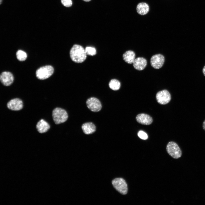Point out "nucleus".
Instances as JSON below:
<instances>
[{
	"label": "nucleus",
	"instance_id": "f8f14e48",
	"mask_svg": "<svg viewBox=\"0 0 205 205\" xmlns=\"http://www.w3.org/2000/svg\"><path fill=\"white\" fill-rule=\"evenodd\" d=\"M134 68L138 70H143L147 64L146 60L143 57H138L135 59L133 63Z\"/></svg>",
	"mask_w": 205,
	"mask_h": 205
},
{
	"label": "nucleus",
	"instance_id": "6e6552de",
	"mask_svg": "<svg viewBox=\"0 0 205 205\" xmlns=\"http://www.w3.org/2000/svg\"><path fill=\"white\" fill-rule=\"evenodd\" d=\"M165 61L164 56L160 54L153 55L150 59L151 66L154 68L159 69L163 65Z\"/></svg>",
	"mask_w": 205,
	"mask_h": 205
},
{
	"label": "nucleus",
	"instance_id": "7ed1b4c3",
	"mask_svg": "<svg viewBox=\"0 0 205 205\" xmlns=\"http://www.w3.org/2000/svg\"><path fill=\"white\" fill-rule=\"evenodd\" d=\"M166 149L169 155L174 159H178L182 156V152L180 148L174 142H169L167 145Z\"/></svg>",
	"mask_w": 205,
	"mask_h": 205
},
{
	"label": "nucleus",
	"instance_id": "423d86ee",
	"mask_svg": "<svg viewBox=\"0 0 205 205\" xmlns=\"http://www.w3.org/2000/svg\"><path fill=\"white\" fill-rule=\"evenodd\" d=\"M156 99L158 103L164 105L168 103L171 100V95L167 90L165 89L157 93L156 96Z\"/></svg>",
	"mask_w": 205,
	"mask_h": 205
},
{
	"label": "nucleus",
	"instance_id": "4be33fe9",
	"mask_svg": "<svg viewBox=\"0 0 205 205\" xmlns=\"http://www.w3.org/2000/svg\"><path fill=\"white\" fill-rule=\"evenodd\" d=\"M202 127L203 129L205 131V120L204 121L203 123Z\"/></svg>",
	"mask_w": 205,
	"mask_h": 205
},
{
	"label": "nucleus",
	"instance_id": "b1692460",
	"mask_svg": "<svg viewBox=\"0 0 205 205\" xmlns=\"http://www.w3.org/2000/svg\"><path fill=\"white\" fill-rule=\"evenodd\" d=\"M83 0L84 1H85V2H89V1H91V0Z\"/></svg>",
	"mask_w": 205,
	"mask_h": 205
},
{
	"label": "nucleus",
	"instance_id": "f257e3e1",
	"mask_svg": "<svg viewBox=\"0 0 205 205\" xmlns=\"http://www.w3.org/2000/svg\"><path fill=\"white\" fill-rule=\"evenodd\" d=\"M85 49L81 46L74 44L71 48L70 56L71 60L76 63L83 62L87 58Z\"/></svg>",
	"mask_w": 205,
	"mask_h": 205
},
{
	"label": "nucleus",
	"instance_id": "ddd939ff",
	"mask_svg": "<svg viewBox=\"0 0 205 205\" xmlns=\"http://www.w3.org/2000/svg\"><path fill=\"white\" fill-rule=\"evenodd\" d=\"M36 127L38 131L41 134L47 132L50 128L49 124L43 119H40L37 122Z\"/></svg>",
	"mask_w": 205,
	"mask_h": 205
},
{
	"label": "nucleus",
	"instance_id": "a211bd4d",
	"mask_svg": "<svg viewBox=\"0 0 205 205\" xmlns=\"http://www.w3.org/2000/svg\"><path fill=\"white\" fill-rule=\"evenodd\" d=\"M16 56L18 60L20 61L25 60L27 57L26 52L22 50H19L17 52Z\"/></svg>",
	"mask_w": 205,
	"mask_h": 205
},
{
	"label": "nucleus",
	"instance_id": "39448f33",
	"mask_svg": "<svg viewBox=\"0 0 205 205\" xmlns=\"http://www.w3.org/2000/svg\"><path fill=\"white\" fill-rule=\"evenodd\" d=\"M54 69L50 65H46L38 69L36 72L37 77L39 79L44 80L50 77L53 73Z\"/></svg>",
	"mask_w": 205,
	"mask_h": 205
},
{
	"label": "nucleus",
	"instance_id": "f03ea898",
	"mask_svg": "<svg viewBox=\"0 0 205 205\" xmlns=\"http://www.w3.org/2000/svg\"><path fill=\"white\" fill-rule=\"evenodd\" d=\"M53 120L56 124L65 122L67 119L68 115L66 111L59 107L54 108L52 112Z\"/></svg>",
	"mask_w": 205,
	"mask_h": 205
},
{
	"label": "nucleus",
	"instance_id": "20e7f679",
	"mask_svg": "<svg viewBox=\"0 0 205 205\" xmlns=\"http://www.w3.org/2000/svg\"><path fill=\"white\" fill-rule=\"evenodd\" d=\"M114 187L118 192L123 195L126 194L128 190V186L125 180L123 178H115L112 181Z\"/></svg>",
	"mask_w": 205,
	"mask_h": 205
},
{
	"label": "nucleus",
	"instance_id": "dca6fc26",
	"mask_svg": "<svg viewBox=\"0 0 205 205\" xmlns=\"http://www.w3.org/2000/svg\"><path fill=\"white\" fill-rule=\"evenodd\" d=\"M135 54L132 50H128L125 52L123 55L124 60L129 64L133 63L135 59Z\"/></svg>",
	"mask_w": 205,
	"mask_h": 205
},
{
	"label": "nucleus",
	"instance_id": "393cba45",
	"mask_svg": "<svg viewBox=\"0 0 205 205\" xmlns=\"http://www.w3.org/2000/svg\"><path fill=\"white\" fill-rule=\"evenodd\" d=\"M3 1V0H0V4L1 5Z\"/></svg>",
	"mask_w": 205,
	"mask_h": 205
},
{
	"label": "nucleus",
	"instance_id": "0eeeda50",
	"mask_svg": "<svg viewBox=\"0 0 205 205\" xmlns=\"http://www.w3.org/2000/svg\"><path fill=\"white\" fill-rule=\"evenodd\" d=\"M86 104L88 108L92 112H99L102 108L100 101L95 97H91L88 99L86 101Z\"/></svg>",
	"mask_w": 205,
	"mask_h": 205
},
{
	"label": "nucleus",
	"instance_id": "9d476101",
	"mask_svg": "<svg viewBox=\"0 0 205 205\" xmlns=\"http://www.w3.org/2000/svg\"><path fill=\"white\" fill-rule=\"evenodd\" d=\"M0 79L1 82L3 85L6 86H9L13 82L14 77L11 73L5 71L1 73Z\"/></svg>",
	"mask_w": 205,
	"mask_h": 205
},
{
	"label": "nucleus",
	"instance_id": "aec40b11",
	"mask_svg": "<svg viewBox=\"0 0 205 205\" xmlns=\"http://www.w3.org/2000/svg\"><path fill=\"white\" fill-rule=\"evenodd\" d=\"M138 136L141 139L143 140H147L148 136L147 134L144 132L140 130L138 133Z\"/></svg>",
	"mask_w": 205,
	"mask_h": 205
},
{
	"label": "nucleus",
	"instance_id": "412c9836",
	"mask_svg": "<svg viewBox=\"0 0 205 205\" xmlns=\"http://www.w3.org/2000/svg\"><path fill=\"white\" fill-rule=\"evenodd\" d=\"M61 2L64 6L66 7H70L72 5L71 0H61Z\"/></svg>",
	"mask_w": 205,
	"mask_h": 205
},
{
	"label": "nucleus",
	"instance_id": "9b49d317",
	"mask_svg": "<svg viewBox=\"0 0 205 205\" xmlns=\"http://www.w3.org/2000/svg\"><path fill=\"white\" fill-rule=\"evenodd\" d=\"M136 119L139 123L145 125H150L153 122V119L151 117L144 113L138 114L136 117Z\"/></svg>",
	"mask_w": 205,
	"mask_h": 205
},
{
	"label": "nucleus",
	"instance_id": "4468645a",
	"mask_svg": "<svg viewBox=\"0 0 205 205\" xmlns=\"http://www.w3.org/2000/svg\"><path fill=\"white\" fill-rule=\"evenodd\" d=\"M82 129L84 134H91L96 131V126L92 122H86L83 124Z\"/></svg>",
	"mask_w": 205,
	"mask_h": 205
},
{
	"label": "nucleus",
	"instance_id": "6ab92c4d",
	"mask_svg": "<svg viewBox=\"0 0 205 205\" xmlns=\"http://www.w3.org/2000/svg\"><path fill=\"white\" fill-rule=\"evenodd\" d=\"M85 50L87 55L93 56L96 54V49L93 47H87L85 49Z\"/></svg>",
	"mask_w": 205,
	"mask_h": 205
},
{
	"label": "nucleus",
	"instance_id": "f3484780",
	"mask_svg": "<svg viewBox=\"0 0 205 205\" xmlns=\"http://www.w3.org/2000/svg\"><path fill=\"white\" fill-rule=\"evenodd\" d=\"M120 83L116 79H112L110 80L109 83V87L114 91L118 90L120 87Z\"/></svg>",
	"mask_w": 205,
	"mask_h": 205
},
{
	"label": "nucleus",
	"instance_id": "2eb2a0df",
	"mask_svg": "<svg viewBox=\"0 0 205 205\" xmlns=\"http://www.w3.org/2000/svg\"><path fill=\"white\" fill-rule=\"evenodd\" d=\"M149 7L148 4L145 3H140L138 4L136 7L137 12L141 15L146 14L149 11Z\"/></svg>",
	"mask_w": 205,
	"mask_h": 205
},
{
	"label": "nucleus",
	"instance_id": "1a4fd4ad",
	"mask_svg": "<svg viewBox=\"0 0 205 205\" xmlns=\"http://www.w3.org/2000/svg\"><path fill=\"white\" fill-rule=\"evenodd\" d=\"M7 107L13 111H19L23 107L22 101L18 98H15L10 100L7 104Z\"/></svg>",
	"mask_w": 205,
	"mask_h": 205
},
{
	"label": "nucleus",
	"instance_id": "5701e85b",
	"mask_svg": "<svg viewBox=\"0 0 205 205\" xmlns=\"http://www.w3.org/2000/svg\"><path fill=\"white\" fill-rule=\"evenodd\" d=\"M202 72L203 74L205 76V65L204 66L203 68Z\"/></svg>",
	"mask_w": 205,
	"mask_h": 205
}]
</instances>
